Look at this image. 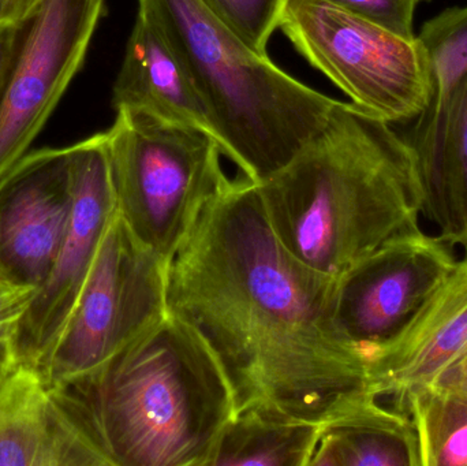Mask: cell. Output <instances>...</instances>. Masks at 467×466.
I'll return each mask as SVG.
<instances>
[{"label": "cell", "mask_w": 467, "mask_h": 466, "mask_svg": "<svg viewBox=\"0 0 467 466\" xmlns=\"http://www.w3.org/2000/svg\"><path fill=\"white\" fill-rule=\"evenodd\" d=\"M334 287L280 243L244 175L205 205L167 265L169 314L207 342L235 413L321 424L372 393L364 355L335 322Z\"/></svg>", "instance_id": "obj_1"}, {"label": "cell", "mask_w": 467, "mask_h": 466, "mask_svg": "<svg viewBox=\"0 0 467 466\" xmlns=\"http://www.w3.org/2000/svg\"><path fill=\"white\" fill-rule=\"evenodd\" d=\"M417 37L430 60L436 103L467 74V5L441 11L422 25Z\"/></svg>", "instance_id": "obj_19"}, {"label": "cell", "mask_w": 467, "mask_h": 466, "mask_svg": "<svg viewBox=\"0 0 467 466\" xmlns=\"http://www.w3.org/2000/svg\"><path fill=\"white\" fill-rule=\"evenodd\" d=\"M234 33L258 54H266V46L287 0H202Z\"/></svg>", "instance_id": "obj_20"}, {"label": "cell", "mask_w": 467, "mask_h": 466, "mask_svg": "<svg viewBox=\"0 0 467 466\" xmlns=\"http://www.w3.org/2000/svg\"><path fill=\"white\" fill-rule=\"evenodd\" d=\"M117 213L166 265L224 188L219 142L207 131L117 109L106 131Z\"/></svg>", "instance_id": "obj_5"}, {"label": "cell", "mask_w": 467, "mask_h": 466, "mask_svg": "<svg viewBox=\"0 0 467 466\" xmlns=\"http://www.w3.org/2000/svg\"><path fill=\"white\" fill-rule=\"evenodd\" d=\"M106 0H41L0 96V180L26 155L84 65Z\"/></svg>", "instance_id": "obj_8"}, {"label": "cell", "mask_w": 467, "mask_h": 466, "mask_svg": "<svg viewBox=\"0 0 467 466\" xmlns=\"http://www.w3.org/2000/svg\"><path fill=\"white\" fill-rule=\"evenodd\" d=\"M40 3L41 0H0V26H21Z\"/></svg>", "instance_id": "obj_24"}, {"label": "cell", "mask_w": 467, "mask_h": 466, "mask_svg": "<svg viewBox=\"0 0 467 466\" xmlns=\"http://www.w3.org/2000/svg\"><path fill=\"white\" fill-rule=\"evenodd\" d=\"M167 315L166 263L115 213L38 374L48 388L66 385L98 368Z\"/></svg>", "instance_id": "obj_7"}, {"label": "cell", "mask_w": 467, "mask_h": 466, "mask_svg": "<svg viewBox=\"0 0 467 466\" xmlns=\"http://www.w3.org/2000/svg\"><path fill=\"white\" fill-rule=\"evenodd\" d=\"M451 248L421 229L391 240L335 278V322L362 355L394 338L454 267Z\"/></svg>", "instance_id": "obj_10"}, {"label": "cell", "mask_w": 467, "mask_h": 466, "mask_svg": "<svg viewBox=\"0 0 467 466\" xmlns=\"http://www.w3.org/2000/svg\"><path fill=\"white\" fill-rule=\"evenodd\" d=\"M255 185L280 243L331 278L391 238L421 229L410 144L353 103L337 101L288 164Z\"/></svg>", "instance_id": "obj_2"}, {"label": "cell", "mask_w": 467, "mask_h": 466, "mask_svg": "<svg viewBox=\"0 0 467 466\" xmlns=\"http://www.w3.org/2000/svg\"><path fill=\"white\" fill-rule=\"evenodd\" d=\"M74 200L51 271L13 339L16 364L38 369L59 337L117 213L106 131L70 145Z\"/></svg>", "instance_id": "obj_9"}, {"label": "cell", "mask_w": 467, "mask_h": 466, "mask_svg": "<svg viewBox=\"0 0 467 466\" xmlns=\"http://www.w3.org/2000/svg\"><path fill=\"white\" fill-rule=\"evenodd\" d=\"M279 29L354 106L378 119L410 120L432 103V73L419 37H400L331 0H287Z\"/></svg>", "instance_id": "obj_6"}, {"label": "cell", "mask_w": 467, "mask_h": 466, "mask_svg": "<svg viewBox=\"0 0 467 466\" xmlns=\"http://www.w3.org/2000/svg\"><path fill=\"white\" fill-rule=\"evenodd\" d=\"M112 104L115 109H133L166 122L202 129L215 139L210 111L185 63L142 8L126 46Z\"/></svg>", "instance_id": "obj_15"}, {"label": "cell", "mask_w": 467, "mask_h": 466, "mask_svg": "<svg viewBox=\"0 0 467 466\" xmlns=\"http://www.w3.org/2000/svg\"><path fill=\"white\" fill-rule=\"evenodd\" d=\"M421 2H422V0H421Z\"/></svg>", "instance_id": "obj_27"}, {"label": "cell", "mask_w": 467, "mask_h": 466, "mask_svg": "<svg viewBox=\"0 0 467 466\" xmlns=\"http://www.w3.org/2000/svg\"><path fill=\"white\" fill-rule=\"evenodd\" d=\"M335 5L405 38H416L414 16L421 0H331Z\"/></svg>", "instance_id": "obj_21"}, {"label": "cell", "mask_w": 467, "mask_h": 466, "mask_svg": "<svg viewBox=\"0 0 467 466\" xmlns=\"http://www.w3.org/2000/svg\"><path fill=\"white\" fill-rule=\"evenodd\" d=\"M185 63L223 155L263 182L321 130L337 100L250 48L202 0H139Z\"/></svg>", "instance_id": "obj_4"}, {"label": "cell", "mask_w": 467, "mask_h": 466, "mask_svg": "<svg viewBox=\"0 0 467 466\" xmlns=\"http://www.w3.org/2000/svg\"><path fill=\"white\" fill-rule=\"evenodd\" d=\"M0 466H112L37 369L16 364L0 386Z\"/></svg>", "instance_id": "obj_13"}, {"label": "cell", "mask_w": 467, "mask_h": 466, "mask_svg": "<svg viewBox=\"0 0 467 466\" xmlns=\"http://www.w3.org/2000/svg\"><path fill=\"white\" fill-rule=\"evenodd\" d=\"M70 147L26 153L0 180V274L40 289L67 232Z\"/></svg>", "instance_id": "obj_11"}, {"label": "cell", "mask_w": 467, "mask_h": 466, "mask_svg": "<svg viewBox=\"0 0 467 466\" xmlns=\"http://www.w3.org/2000/svg\"><path fill=\"white\" fill-rule=\"evenodd\" d=\"M16 360L14 355L13 339H2L0 341V386L5 382L14 367Z\"/></svg>", "instance_id": "obj_26"}, {"label": "cell", "mask_w": 467, "mask_h": 466, "mask_svg": "<svg viewBox=\"0 0 467 466\" xmlns=\"http://www.w3.org/2000/svg\"><path fill=\"white\" fill-rule=\"evenodd\" d=\"M309 466H421L413 423L364 394L321 423Z\"/></svg>", "instance_id": "obj_16"}, {"label": "cell", "mask_w": 467, "mask_h": 466, "mask_svg": "<svg viewBox=\"0 0 467 466\" xmlns=\"http://www.w3.org/2000/svg\"><path fill=\"white\" fill-rule=\"evenodd\" d=\"M394 402L413 423L421 466H467L465 397L428 385Z\"/></svg>", "instance_id": "obj_18"}, {"label": "cell", "mask_w": 467, "mask_h": 466, "mask_svg": "<svg viewBox=\"0 0 467 466\" xmlns=\"http://www.w3.org/2000/svg\"><path fill=\"white\" fill-rule=\"evenodd\" d=\"M408 141L421 183L422 215L450 248H467V74L420 115Z\"/></svg>", "instance_id": "obj_14"}, {"label": "cell", "mask_w": 467, "mask_h": 466, "mask_svg": "<svg viewBox=\"0 0 467 466\" xmlns=\"http://www.w3.org/2000/svg\"><path fill=\"white\" fill-rule=\"evenodd\" d=\"M320 427L261 408L241 410L222 432L210 466H309Z\"/></svg>", "instance_id": "obj_17"}, {"label": "cell", "mask_w": 467, "mask_h": 466, "mask_svg": "<svg viewBox=\"0 0 467 466\" xmlns=\"http://www.w3.org/2000/svg\"><path fill=\"white\" fill-rule=\"evenodd\" d=\"M36 295V287L11 281L0 274V341L14 339Z\"/></svg>", "instance_id": "obj_22"}, {"label": "cell", "mask_w": 467, "mask_h": 466, "mask_svg": "<svg viewBox=\"0 0 467 466\" xmlns=\"http://www.w3.org/2000/svg\"><path fill=\"white\" fill-rule=\"evenodd\" d=\"M21 38V26H0V96L5 89Z\"/></svg>", "instance_id": "obj_23"}, {"label": "cell", "mask_w": 467, "mask_h": 466, "mask_svg": "<svg viewBox=\"0 0 467 466\" xmlns=\"http://www.w3.org/2000/svg\"><path fill=\"white\" fill-rule=\"evenodd\" d=\"M432 385L467 399V355L443 372Z\"/></svg>", "instance_id": "obj_25"}, {"label": "cell", "mask_w": 467, "mask_h": 466, "mask_svg": "<svg viewBox=\"0 0 467 466\" xmlns=\"http://www.w3.org/2000/svg\"><path fill=\"white\" fill-rule=\"evenodd\" d=\"M467 355V257L455 262L408 325L365 355L369 388L379 399H402L432 385Z\"/></svg>", "instance_id": "obj_12"}, {"label": "cell", "mask_w": 467, "mask_h": 466, "mask_svg": "<svg viewBox=\"0 0 467 466\" xmlns=\"http://www.w3.org/2000/svg\"><path fill=\"white\" fill-rule=\"evenodd\" d=\"M52 390L112 466H210L235 416L218 358L170 314L98 368Z\"/></svg>", "instance_id": "obj_3"}]
</instances>
